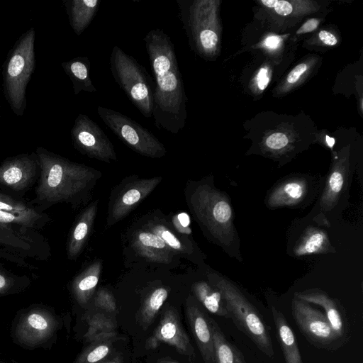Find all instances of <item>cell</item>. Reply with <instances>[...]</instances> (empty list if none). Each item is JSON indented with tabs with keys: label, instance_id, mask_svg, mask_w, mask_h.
I'll return each instance as SVG.
<instances>
[{
	"label": "cell",
	"instance_id": "cell-1",
	"mask_svg": "<svg viewBox=\"0 0 363 363\" xmlns=\"http://www.w3.org/2000/svg\"><path fill=\"white\" fill-rule=\"evenodd\" d=\"M144 41L155 79V125L160 130L178 133L186 125L187 97L174 44L160 28L150 30Z\"/></svg>",
	"mask_w": 363,
	"mask_h": 363
},
{
	"label": "cell",
	"instance_id": "cell-2",
	"mask_svg": "<svg viewBox=\"0 0 363 363\" xmlns=\"http://www.w3.org/2000/svg\"><path fill=\"white\" fill-rule=\"evenodd\" d=\"M40 177L36 188L37 200L47 203L69 202L87 191L99 172L49 152L36 149Z\"/></svg>",
	"mask_w": 363,
	"mask_h": 363
},
{
	"label": "cell",
	"instance_id": "cell-3",
	"mask_svg": "<svg viewBox=\"0 0 363 363\" xmlns=\"http://www.w3.org/2000/svg\"><path fill=\"white\" fill-rule=\"evenodd\" d=\"M34 28L23 33L10 50L3 69L4 96L13 112L23 116L26 107V92L35 70Z\"/></svg>",
	"mask_w": 363,
	"mask_h": 363
},
{
	"label": "cell",
	"instance_id": "cell-4",
	"mask_svg": "<svg viewBox=\"0 0 363 363\" xmlns=\"http://www.w3.org/2000/svg\"><path fill=\"white\" fill-rule=\"evenodd\" d=\"M213 286L221 293L225 306L237 328L246 335L257 348L269 357L274 354L268 328L257 308L232 282L211 274Z\"/></svg>",
	"mask_w": 363,
	"mask_h": 363
},
{
	"label": "cell",
	"instance_id": "cell-5",
	"mask_svg": "<svg viewBox=\"0 0 363 363\" xmlns=\"http://www.w3.org/2000/svg\"><path fill=\"white\" fill-rule=\"evenodd\" d=\"M112 75L131 103L142 115L153 113L155 84L144 67L115 45L110 56Z\"/></svg>",
	"mask_w": 363,
	"mask_h": 363
},
{
	"label": "cell",
	"instance_id": "cell-6",
	"mask_svg": "<svg viewBox=\"0 0 363 363\" xmlns=\"http://www.w3.org/2000/svg\"><path fill=\"white\" fill-rule=\"evenodd\" d=\"M191 201L195 214L210 233L223 243L231 241L233 213L226 196L208 186H201Z\"/></svg>",
	"mask_w": 363,
	"mask_h": 363
},
{
	"label": "cell",
	"instance_id": "cell-7",
	"mask_svg": "<svg viewBox=\"0 0 363 363\" xmlns=\"http://www.w3.org/2000/svg\"><path fill=\"white\" fill-rule=\"evenodd\" d=\"M97 113L105 124L128 147L137 153L160 158L166 152L164 145L147 129L125 115L99 106Z\"/></svg>",
	"mask_w": 363,
	"mask_h": 363
},
{
	"label": "cell",
	"instance_id": "cell-8",
	"mask_svg": "<svg viewBox=\"0 0 363 363\" xmlns=\"http://www.w3.org/2000/svg\"><path fill=\"white\" fill-rule=\"evenodd\" d=\"M291 313L299 330L314 347L335 351L345 344L333 330L325 313L310 303L294 296Z\"/></svg>",
	"mask_w": 363,
	"mask_h": 363
},
{
	"label": "cell",
	"instance_id": "cell-9",
	"mask_svg": "<svg viewBox=\"0 0 363 363\" xmlns=\"http://www.w3.org/2000/svg\"><path fill=\"white\" fill-rule=\"evenodd\" d=\"M74 147L82 154L106 162L116 160L111 141L96 122L85 114H79L71 129Z\"/></svg>",
	"mask_w": 363,
	"mask_h": 363
},
{
	"label": "cell",
	"instance_id": "cell-10",
	"mask_svg": "<svg viewBox=\"0 0 363 363\" xmlns=\"http://www.w3.org/2000/svg\"><path fill=\"white\" fill-rule=\"evenodd\" d=\"M165 342L175 347L178 352L189 357L195 356L190 340L183 330L179 316L174 308L165 311L152 335L147 340L146 347L153 349Z\"/></svg>",
	"mask_w": 363,
	"mask_h": 363
},
{
	"label": "cell",
	"instance_id": "cell-11",
	"mask_svg": "<svg viewBox=\"0 0 363 363\" xmlns=\"http://www.w3.org/2000/svg\"><path fill=\"white\" fill-rule=\"evenodd\" d=\"M38 165L36 153L8 158L0 164V186L13 191L24 190L35 176Z\"/></svg>",
	"mask_w": 363,
	"mask_h": 363
},
{
	"label": "cell",
	"instance_id": "cell-12",
	"mask_svg": "<svg viewBox=\"0 0 363 363\" xmlns=\"http://www.w3.org/2000/svg\"><path fill=\"white\" fill-rule=\"evenodd\" d=\"M294 296L323 308L324 313L333 330L337 337L346 343L349 337V323L345 309L338 301L331 298L320 289H309L296 292L294 294Z\"/></svg>",
	"mask_w": 363,
	"mask_h": 363
},
{
	"label": "cell",
	"instance_id": "cell-13",
	"mask_svg": "<svg viewBox=\"0 0 363 363\" xmlns=\"http://www.w3.org/2000/svg\"><path fill=\"white\" fill-rule=\"evenodd\" d=\"M162 181V177H153L129 184L117 196L109 213L108 223L112 225L124 218L142 201Z\"/></svg>",
	"mask_w": 363,
	"mask_h": 363
},
{
	"label": "cell",
	"instance_id": "cell-14",
	"mask_svg": "<svg viewBox=\"0 0 363 363\" xmlns=\"http://www.w3.org/2000/svg\"><path fill=\"white\" fill-rule=\"evenodd\" d=\"M186 315L204 362L216 363L210 318L191 298L186 301Z\"/></svg>",
	"mask_w": 363,
	"mask_h": 363
},
{
	"label": "cell",
	"instance_id": "cell-15",
	"mask_svg": "<svg viewBox=\"0 0 363 363\" xmlns=\"http://www.w3.org/2000/svg\"><path fill=\"white\" fill-rule=\"evenodd\" d=\"M135 250L143 257L152 262L169 263L172 250L156 234L148 230H139L133 240Z\"/></svg>",
	"mask_w": 363,
	"mask_h": 363
},
{
	"label": "cell",
	"instance_id": "cell-16",
	"mask_svg": "<svg viewBox=\"0 0 363 363\" xmlns=\"http://www.w3.org/2000/svg\"><path fill=\"white\" fill-rule=\"evenodd\" d=\"M307 192L308 184L305 179H287L275 187L268 197L267 204L272 208L294 206L303 200Z\"/></svg>",
	"mask_w": 363,
	"mask_h": 363
},
{
	"label": "cell",
	"instance_id": "cell-17",
	"mask_svg": "<svg viewBox=\"0 0 363 363\" xmlns=\"http://www.w3.org/2000/svg\"><path fill=\"white\" fill-rule=\"evenodd\" d=\"M277 336L280 344L286 363H303L296 336L289 325L284 313L272 307Z\"/></svg>",
	"mask_w": 363,
	"mask_h": 363
},
{
	"label": "cell",
	"instance_id": "cell-18",
	"mask_svg": "<svg viewBox=\"0 0 363 363\" xmlns=\"http://www.w3.org/2000/svg\"><path fill=\"white\" fill-rule=\"evenodd\" d=\"M100 0H68L64 1L69 24L80 35L89 26L99 7Z\"/></svg>",
	"mask_w": 363,
	"mask_h": 363
},
{
	"label": "cell",
	"instance_id": "cell-19",
	"mask_svg": "<svg viewBox=\"0 0 363 363\" xmlns=\"http://www.w3.org/2000/svg\"><path fill=\"white\" fill-rule=\"evenodd\" d=\"M97 210V202L86 208L79 216L71 233L67 255L69 259H74L81 252L93 225Z\"/></svg>",
	"mask_w": 363,
	"mask_h": 363
},
{
	"label": "cell",
	"instance_id": "cell-20",
	"mask_svg": "<svg viewBox=\"0 0 363 363\" xmlns=\"http://www.w3.org/2000/svg\"><path fill=\"white\" fill-rule=\"evenodd\" d=\"M62 67L72 83L75 95L81 91H96L90 78V62L87 57H74L62 62Z\"/></svg>",
	"mask_w": 363,
	"mask_h": 363
},
{
	"label": "cell",
	"instance_id": "cell-21",
	"mask_svg": "<svg viewBox=\"0 0 363 363\" xmlns=\"http://www.w3.org/2000/svg\"><path fill=\"white\" fill-rule=\"evenodd\" d=\"M216 363H246L240 350L228 340L217 323L210 318Z\"/></svg>",
	"mask_w": 363,
	"mask_h": 363
},
{
	"label": "cell",
	"instance_id": "cell-22",
	"mask_svg": "<svg viewBox=\"0 0 363 363\" xmlns=\"http://www.w3.org/2000/svg\"><path fill=\"white\" fill-rule=\"evenodd\" d=\"M197 299L211 313L230 318L220 291L214 286L205 281L195 283L192 287Z\"/></svg>",
	"mask_w": 363,
	"mask_h": 363
},
{
	"label": "cell",
	"instance_id": "cell-23",
	"mask_svg": "<svg viewBox=\"0 0 363 363\" xmlns=\"http://www.w3.org/2000/svg\"><path fill=\"white\" fill-rule=\"evenodd\" d=\"M101 269L100 261L94 262L79 274L73 282V290L81 303H86L94 292Z\"/></svg>",
	"mask_w": 363,
	"mask_h": 363
},
{
	"label": "cell",
	"instance_id": "cell-24",
	"mask_svg": "<svg viewBox=\"0 0 363 363\" xmlns=\"http://www.w3.org/2000/svg\"><path fill=\"white\" fill-rule=\"evenodd\" d=\"M348 176L341 168H334L330 173L323 193L320 199V206L325 211L335 206L346 188Z\"/></svg>",
	"mask_w": 363,
	"mask_h": 363
},
{
	"label": "cell",
	"instance_id": "cell-25",
	"mask_svg": "<svg viewBox=\"0 0 363 363\" xmlns=\"http://www.w3.org/2000/svg\"><path fill=\"white\" fill-rule=\"evenodd\" d=\"M329 240L325 231L315 228H308L295 245L296 256L320 253L328 249Z\"/></svg>",
	"mask_w": 363,
	"mask_h": 363
},
{
	"label": "cell",
	"instance_id": "cell-26",
	"mask_svg": "<svg viewBox=\"0 0 363 363\" xmlns=\"http://www.w3.org/2000/svg\"><path fill=\"white\" fill-rule=\"evenodd\" d=\"M168 296L164 287L155 289L145 301L140 313V323L144 330L152 324L160 308Z\"/></svg>",
	"mask_w": 363,
	"mask_h": 363
},
{
	"label": "cell",
	"instance_id": "cell-27",
	"mask_svg": "<svg viewBox=\"0 0 363 363\" xmlns=\"http://www.w3.org/2000/svg\"><path fill=\"white\" fill-rule=\"evenodd\" d=\"M42 216L33 209L26 212H11L0 211V225L14 224L26 227H35Z\"/></svg>",
	"mask_w": 363,
	"mask_h": 363
},
{
	"label": "cell",
	"instance_id": "cell-28",
	"mask_svg": "<svg viewBox=\"0 0 363 363\" xmlns=\"http://www.w3.org/2000/svg\"><path fill=\"white\" fill-rule=\"evenodd\" d=\"M150 231L158 235L173 251L189 254L191 248L179 239L168 228L162 224H149Z\"/></svg>",
	"mask_w": 363,
	"mask_h": 363
},
{
	"label": "cell",
	"instance_id": "cell-29",
	"mask_svg": "<svg viewBox=\"0 0 363 363\" xmlns=\"http://www.w3.org/2000/svg\"><path fill=\"white\" fill-rule=\"evenodd\" d=\"M113 328L114 327L109 320L102 315L97 314L91 320L89 335L91 337V339L94 337H96L99 331V335L104 336V334L106 333L105 330L111 334Z\"/></svg>",
	"mask_w": 363,
	"mask_h": 363
},
{
	"label": "cell",
	"instance_id": "cell-30",
	"mask_svg": "<svg viewBox=\"0 0 363 363\" xmlns=\"http://www.w3.org/2000/svg\"><path fill=\"white\" fill-rule=\"evenodd\" d=\"M0 245H4L14 248H18L21 250H28L30 247V245L22 238H20L18 235L8 230L6 231V229H3L1 227Z\"/></svg>",
	"mask_w": 363,
	"mask_h": 363
},
{
	"label": "cell",
	"instance_id": "cell-31",
	"mask_svg": "<svg viewBox=\"0 0 363 363\" xmlns=\"http://www.w3.org/2000/svg\"><path fill=\"white\" fill-rule=\"evenodd\" d=\"M31 208L22 202L18 201L13 198L0 194V211L11 212H26L30 211Z\"/></svg>",
	"mask_w": 363,
	"mask_h": 363
},
{
	"label": "cell",
	"instance_id": "cell-32",
	"mask_svg": "<svg viewBox=\"0 0 363 363\" xmlns=\"http://www.w3.org/2000/svg\"><path fill=\"white\" fill-rule=\"evenodd\" d=\"M95 303L98 307L109 312L114 311L116 308L113 295L105 289L98 291L95 298Z\"/></svg>",
	"mask_w": 363,
	"mask_h": 363
},
{
	"label": "cell",
	"instance_id": "cell-33",
	"mask_svg": "<svg viewBox=\"0 0 363 363\" xmlns=\"http://www.w3.org/2000/svg\"><path fill=\"white\" fill-rule=\"evenodd\" d=\"M109 351L110 348L107 345H99L86 355L85 362L86 363H98L108 355Z\"/></svg>",
	"mask_w": 363,
	"mask_h": 363
},
{
	"label": "cell",
	"instance_id": "cell-34",
	"mask_svg": "<svg viewBox=\"0 0 363 363\" xmlns=\"http://www.w3.org/2000/svg\"><path fill=\"white\" fill-rule=\"evenodd\" d=\"M289 139L281 133H275L270 135L266 140V145L273 150H280L287 145Z\"/></svg>",
	"mask_w": 363,
	"mask_h": 363
},
{
	"label": "cell",
	"instance_id": "cell-35",
	"mask_svg": "<svg viewBox=\"0 0 363 363\" xmlns=\"http://www.w3.org/2000/svg\"><path fill=\"white\" fill-rule=\"evenodd\" d=\"M29 325L37 330H44L48 328L46 320L40 314L32 313L28 317Z\"/></svg>",
	"mask_w": 363,
	"mask_h": 363
},
{
	"label": "cell",
	"instance_id": "cell-36",
	"mask_svg": "<svg viewBox=\"0 0 363 363\" xmlns=\"http://www.w3.org/2000/svg\"><path fill=\"white\" fill-rule=\"evenodd\" d=\"M273 8L276 13L281 16H287L290 14L293 10L291 4L286 1L275 0Z\"/></svg>",
	"mask_w": 363,
	"mask_h": 363
},
{
	"label": "cell",
	"instance_id": "cell-37",
	"mask_svg": "<svg viewBox=\"0 0 363 363\" xmlns=\"http://www.w3.org/2000/svg\"><path fill=\"white\" fill-rule=\"evenodd\" d=\"M307 69V65L305 63L298 65L293 69L287 77V82L290 84L297 82L302 74L305 72Z\"/></svg>",
	"mask_w": 363,
	"mask_h": 363
},
{
	"label": "cell",
	"instance_id": "cell-38",
	"mask_svg": "<svg viewBox=\"0 0 363 363\" xmlns=\"http://www.w3.org/2000/svg\"><path fill=\"white\" fill-rule=\"evenodd\" d=\"M173 220L174 222H176L177 223L179 224V227L177 228L178 230L183 233L188 234L184 230L185 228L189 229V225L190 224V218L186 213H180L179 214L177 215Z\"/></svg>",
	"mask_w": 363,
	"mask_h": 363
},
{
	"label": "cell",
	"instance_id": "cell-39",
	"mask_svg": "<svg viewBox=\"0 0 363 363\" xmlns=\"http://www.w3.org/2000/svg\"><path fill=\"white\" fill-rule=\"evenodd\" d=\"M269 78L268 76V69L266 67L261 68L257 75V83L260 90L267 88Z\"/></svg>",
	"mask_w": 363,
	"mask_h": 363
},
{
	"label": "cell",
	"instance_id": "cell-40",
	"mask_svg": "<svg viewBox=\"0 0 363 363\" xmlns=\"http://www.w3.org/2000/svg\"><path fill=\"white\" fill-rule=\"evenodd\" d=\"M318 25V20L316 18H311L308 20L298 30L297 33L301 34L304 33L311 32L314 30Z\"/></svg>",
	"mask_w": 363,
	"mask_h": 363
},
{
	"label": "cell",
	"instance_id": "cell-41",
	"mask_svg": "<svg viewBox=\"0 0 363 363\" xmlns=\"http://www.w3.org/2000/svg\"><path fill=\"white\" fill-rule=\"evenodd\" d=\"M318 36L320 40L327 45H335L337 42L335 36L326 30L320 31Z\"/></svg>",
	"mask_w": 363,
	"mask_h": 363
},
{
	"label": "cell",
	"instance_id": "cell-42",
	"mask_svg": "<svg viewBox=\"0 0 363 363\" xmlns=\"http://www.w3.org/2000/svg\"><path fill=\"white\" fill-rule=\"evenodd\" d=\"M281 43V38L277 35H271L266 38L264 45L269 49L277 48Z\"/></svg>",
	"mask_w": 363,
	"mask_h": 363
},
{
	"label": "cell",
	"instance_id": "cell-43",
	"mask_svg": "<svg viewBox=\"0 0 363 363\" xmlns=\"http://www.w3.org/2000/svg\"><path fill=\"white\" fill-rule=\"evenodd\" d=\"M8 284L7 278L0 273V291L4 289Z\"/></svg>",
	"mask_w": 363,
	"mask_h": 363
},
{
	"label": "cell",
	"instance_id": "cell-44",
	"mask_svg": "<svg viewBox=\"0 0 363 363\" xmlns=\"http://www.w3.org/2000/svg\"><path fill=\"white\" fill-rule=\"evenodd\" d=\"M326 143L329 147H332L335 144V139L326 135Z\"/></svg>",
	"mask_w": 363,
	"mask_h": 363
},
{
	"label": "cell",
	"instance_id": "cell-45",
	"mask_svg": "<svg viewBox=\"0 0 363 363\" xmlns=\"http://www.w3.org/2000/svg\"><path fill=\"white\" fill-rule=\"evenodd\" d=\"M106 363H120V362H119L118 359H113L111 361L107 362Z\"/></svg>",
	"mask_w": 363,
	"mask_h": 363
},
{
	"label": "cell",
	"instance_id": "cell-46",
	"mask_svg": "<svg viewBox=\"0 0 363 363\" xmlns=\"http://www.w3.org/2000/svg\"><path fill=\"white\" fill-rule=\"evenodd\" d=\"M167 363H178L177 362H167Z\"/></svg>",
	"mask_w": 363,
	"mask_h": 363
}]
</instances>
